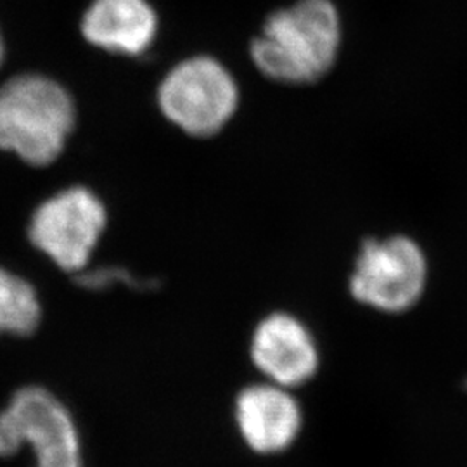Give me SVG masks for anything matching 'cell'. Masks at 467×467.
Here are the masks:
<instances>
[{"label":"cell","mask_w":467,"mask_h":467,"mask_svg":"<svg viewBox=\"0 0 467 467\" xmlns=\"http://www.w3.org/2000/svg\"><path fill=\"white\" fill-rule=\"evenodd\" d=\"M75 118L73 99L57 82L17 75L0 87V150L47 167L65 150Z\"/></svg>","instance_id":"obj_2"},{"label":"cell","mask_w":467,"mask_h":467,"mask_svg":"<svg viewBox=\"0 0 467 467\" xmlns=\"http://www.w3.org/2000/svg\"><path fill=\"white\" fill-rule=\"evenodd\" d=\"M75 281L78 285H82L84 289L88 291H100V289H108L115 284H127L132 287L142 289L146 284L140 279L134 277L129 270L118 267H99V268H84L82 272L75 274Z\"/></svg>","instance_id":"obj_11"},{"label":"cell","mask_w":467,"mask_h":467,"mask_svg":"<svg viewBox=\"0 0 467 467\" xmlns=\"http://www.w3.org/2000/svg\"><path fill=\"white\" fill-rule=\"evenodd\" d=\"M341 34V17L331 0H298L265 19L251 40V63L275 84H317L337 61Z\"/></svg>","instance_id":"obj_1"},{"label":"cell","mask_w":467,"mask_h":467,"mask_svg":"<svg viewBox=\"0 0 467 467\" xmlns=\"http://www.w3.org/2000/svg\"><path fill=\"white\" fill-rule=\"evenodd\" d=\"M428 281L426 251L414 237L391 234L362 243L348 277V291L358 305L400 316L418 306Z\"/></svg>","instance_id":"obj_4"},{"label":"cell","mask_w":467,"mask_h":467,"mask_svg":"<svg viewBox=\"0 0 467 467\" xmlns=\"http://www.w3.org/2000/svg\"><path fill=\"white\" fill-rule=\"evenodd\" d=\"M106 220V208L94 192L69 187L35 210L28 235L36 250L75 275L88 267Z\"/></svg>","instance_id":"obj_6"},{"label":"cell","mask_w":467,"mask_h":467,"mask_svg":"<svg viewBox=\"0 0 467 467\" xmlns=\"http://www.w3.org/2000/svg\"><path fill=\"white\" fill-rule=\"evenodd\" d=\"M28 443L36 467H82L77 428L65 405L47 389H19L0 414V457H11Z\"/></svg>","instance_id":"obj_5"},{"label":"cell","mask_w":467,"mask_h":467,"mask_svg":"<svg viewBox=\"0 0 467 467\" xmlns=\"http://www.w3.org/2000/svg\"><path fill=\"white\" fill-rule=\"evenodd\" d=\"M253 366L270 381L284 388L308 383L320 366L316 336L300 317L289 312H272L251 334Z\"/></svg>","instance_id":"obj_7"},{"label":"cell","mask_w":467,"mask_h":467,"mask_svg":"<svg viewBox=\"0 0 467 467\" xmlns=\"http://www.w3.org/2000/svg\"><path fill=\"white\" fill-rule=\"evenodd\" d=\"M40 318L42 305L34 285L0 267V333L30 336Z\"/></svg>","instance_id":"obj_10"},{"label":"cell","mask_w":467,"mask_h":467,"mask_svg":"<svg viewBox=\"0 0 467 467\" xmlns=\"http://www.w3.org/2000/svg\"><path fill=\"white\" fill-rule=\"evenodd\" d=\"M2 59H4V42H2V35H0V65H2Z\"/></svg>","instance_id":"obj_12"},{"label":"cell","mask_w":467,"mask_h":467,"mask_svg":"<svg viewBox=\"0 0 467 467\" xmlns=\"http://www.w3.org/2000/svg\"><path fill=\"white\" fill-rule=\"evenodd\" d=\"M301 409L289 388L265 383L246 386L235 399L239 433L256 453H279L301 430Z\"/></svg>","instance_id":"obj_8"},{"label":"cell","mask_w":467,"mask_h":467,"mask_svg":"<svg viewBox=\"0 0 467 467\" xmlns=\"http://www.w3.org/2000/svg\"><path fill=\"white\" fill-rule=\"evenodd\" d=\"M80 32L98 49L135 57L154 44L158 15L148 0H92Z\"/></svg>","instance_id":"obj_9"},{"label":"cell","mask_w":467,"mask_h":467,"mask_svg":"<svg viewBox=\"0 0 467 467\" xmlns=\"http://www.w3.org/2000/svg\"><path fill=\"white\" fill-rule=\"evenodd\" d=\"M156 100L173 127L194 139H210L223 132L237 115L241 87L217 57L192 56L163 77Z\"/></svg>","instance_id":"obj_3"}]
</instances>
